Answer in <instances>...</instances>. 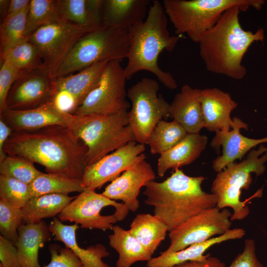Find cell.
Here are the masks:
<instances>
[{"label":"cell","instance_id":"obj_1","mask_svg":"<svg viewBox=\"0 0 267 267\" xmlns=\"http://www.w3.org/2000/svg\"><path fill=\"white\" fill-rule=\"evenodd\" d=\"M4 150L45 168L47 173L82 179L88 147L67 127L52 125L31 131L12 132Z\"/></svg>","mask_w":267,"mask_h":267},{"label":"cell","instance_id":"obj_2","mask_svg":"<svg viewBox=\"0 0 267 267\" xmlns=\"http://www.w3.org/2000/svg\"><path fill=\"white\" fill-rule=\"evenodd\" d=\"M240 11L237 6L227 9L199 42L200 55L207 70L235 80L245 76L246 69L242 61L248 48L255 42L265 39L263 28L254 33L242 28Z\"/></svg>","mask_w":267,"mask_h":267},{"label":"cell","instance_id":"obj_3","mask_svg":"<svg viewBox=\"0 0 267 267\" xmlns=\"http://www.w3.org/2000/svg\"><path fill=\"white\" fill-rule=\"evenodd\" d=\"M203 176L191 177L175 170L162 182L152 180L145 186L144 203L154 208V215L168 226L169 231L190 218L216 207L217 196L202 190Z\"/></svg>","mask_w":267,"mask_h":267},{"label":"cell","instance_id":"obj_4","mask_svg":"<svg viewBox=\"0 0 267 267\" xmlns=\"http://www.w3.org/2000/svg\"><path fill=\"white\" fill-rule=\"evenodd\" d=\"M167 23L163 4L154 0L148 7L145 19L128 31L130 46L128 62L124 68L127 80L137 72L145 70L153 74L168 89L177 88L173 76L163 71L158 64L161 52L173 50L179 40L178 37L170 35Z\"/></svg>","mask_w":267,"mask_h":267},{"label":"cell","instance_id":"obj_5","mask_svg":"<svg viewBox=\"0 0 267 267\" xmlns=\"http://www.w3.org/2000/svg\"><path fill=\"white\" fill-rule=\"evenodd\" d=\"M128 113L123 111L111 115H75L69 128L88 147L87 166L128 142L135 141Z\"/></svg>","mask_w":267,"mask_h":267},{"label":"cell","instance_id":"obj_6","mask_svg":"<svg viewBox=\"0 0 267 267\" xmlns=\"http://www.w3.org/2000/svg\"><path fill=\"white\" fill-rule=\"evenodd\" d=\"M265 2L263 0H164L162 4L176 33L186 34L199 43L202 36L228 8L237 6L241 11L249 7L260 10Z\"/></svg>","mask_w":267,"mask_h":267},{"label":"cell","instance_id":"obj_7","mask_svg":"<svg viewBox=\"0 0 267 267\" xmlns=\"http://www.w3.org/2000/svg\"><path fill=\"white\" fill-rule=\"evenodd\" d=\"M267 162V147L261 144L257 149L251 150L246 159L238 163L234 162L218 173L212 185L211 193L217 196V208L232 209L231 222L242 220L249 214L247 201L240 199L242 189L249 188L253 180L252 173L260 176L265 172Z\"/></svg>","mask_w":267,"mask_h":267},{"label":"cell","instance_id":"obj_8","mask_svg":"<svg viewBox=\"0 0 267 267\" xmlns=\"http://www.w3.org/2000/svg\"><path fill=\"white\" fill-rule=\"evenodd\" d=\"M130 46L128 32L103 27L88 33L73 47L55 78L74 74L93 64L105 61L119 62L127 58Z\"/></svg>","mask_w":267,"mask_h":267},{"label":"cell","instance_id":"obj_9","mask_svg":"<svg viewBox=\"0 0 267 267\" xmlns=\"http://www.w3.org/2000/svg\"><path fill=\"white\" fill-rule=\"evenodd\" d=\"M159 89L157 81L143 78L127 90L132 106L129 124L137 143L145 144L157 124L170 118V104L158 95Z\"/></svg>","mask_w":267,"mask_h":267},{"label":"cell","instance_id":"obj_10","mask_svg":"<svg viewBox=\"0 0 267 267\" xmlns=\"http://www.w3.org/2000/svg\"><path fill=\"white\" fill-rule=\"evenodd\" d=\"M129 209L123 203H118L86 189L73 200L57 215L62 222L80 224L83 228L112 229L113 224L124 220Z\"/></svg>","mask_w":267,"mask_h":267},{"label":"cell","instance_id":"obj_11","mask_svg":"<svg viewBox=\"0 0 267 267\" xmlns=\"http://www.w3.org/2000/svg\"><path fill=\"white\" fill-rule=\"evenodd\" d=\"M120 63H107L97 85L73 115H111L127 111L130 107L127 99V79Z\"/></svg>","mask_w":267,"mask_h":267},{"label":"cell","instance_id":"obj_12","mask_svg":"<svg viewBox=\"0 0 267 267\" xmlns=\"http://www.w3.org/2000/svg\"><path fill=\"white\" fill-rule=\"evenodd\" d=\"M90 30L61 21L44 25L29 40L39 48L44 66L54 78L59 67L77 41Z\"/></svg>","mask_w":267,"mask_h":267},{"label":"cell","instance_id":"obj_13","mask_svg":"<svg viewBox=\"0 0 267 267\" xmlns=\"http://www.w3.org/2000/svg\"><path fill=\"white\" fill-rule=\"evenodd\" d=\"M231 216L227 208L215 207L190 218L169 231L170 245L165 252H177L223 234L230 229Z\"/></svg>","mask_w":267,"mask_h":267},{"label":"cell","instance_id":"obj_14","mask_svg":"<svg viewBox=\"0 0 267 267\" xmlns=\"http://www.w3.org/2000/svg\"><path fill=\"white\" fill-rule=\"evenodd\" d=\"M55 80L45 68L19 72L3 109H31L51 101L56 90Z\"/></svg>","mask_w":267,"mask_h":267},{"label":"cell","instance_id":"obj_15","mask_svg":"<svg viewBox=\"0 0 267 267\" xmlns=\"http://www.w3.org/2000/svg\"><path fill=\"white\" fill-rule=\"evenodd\" d=\"M145 144L135 141L128 142L95 163L88 166L81 180L82 186L92 190L100 189L121 173L134 167L145 159Z\"/></svg>","mask_w":267,"mask_h":267},{"label":"cell","instance_id":"obj_16","mask_svg":"<svg viewBox=\"0 0 267 267\" xmlns=\"http://www.w3.org/2000/svg\"><path fill=\"white\" fill-rule=\"evenodd\" d=\"M75 116L59 110L52 101L31 109H4L0 112V119L12 132L34 131L52 125L69 128Z\"/></svg>","mask_w":267,"mask_h":267},{"label":"cell","instance_id":"obj_17","mask_svg":"<svg viewBox=\"0 0 267 267\" xmlns=\"http://www.w3.org/2000/svg\"><path fill=\"white\" fill-rule=\"evenodd\" d=\"M155 178L151 165L144 159L112 180L101 194L110 199L122 201L129 211L135 212L139 206L137 198L140 189Z\"/></svg>","mask_w":267,"mask_h":267},{"label":"cell","instance_id":"obj_18","mask_svg":"<svg viewBox=\"0 0 267 267\" xmlns=\"http://www.w3.org/2000/svg\"><path fill=\"white\" fill-rule=\"evenodd\" d=\"M241 129H248V125L237 118L236 125L231 131L216 132L210 145L217 152L222 148V155L217 157L212 163V167L217 173L222 171L236 160H241L244 155L258 144L267 142V137L255 139L243 135Z\"/></svg>","mask_w":267,"mask_h":267},{"label":"cell","instance_id":"obj_19","mask_svg":"<svg viewBox=\"0 0 267 267\" xmlns=\"http://www.w3.org/2000/svg\"><path fill=\"white\" fill-rule=\"evenodd\" d=\"M199 99L204 122V128L215 133L230 131L236 125L237 118H230L231 112L238 106L230 94L219 89H201Z\"/></svg>","mask_w":267,"mask_h":267},{"label":"cell","instance_id":"obj_20","mask_svg":"<svg viewBox=\"0 0 267 267\" xmlns=\"http://www.w3.org/2000/svg\"><path fill=\"white\" fill-rule=\"evenodd\" d=\"M200 91V89L184 85L170 104V118L178 122L187 133H199L204 128Z\"/></svg>","mask_w":267,"mask_h":267},{"label":"cell","instance_id":"obj_21","mask_svg":"<svg viewBox=\"0 0 267 267\" xmlns=\"http://www.w3.org/2000/svg\"><path fill=\"white\" fill-rule=\"evenodd\" d=\"M150 5L148 0H103V25L128 32L145 19Z\"/></svg>","mask_w":267,"mask_h":267},{"label":"cell","instance_id":"obj_22","mask_svg":"<svg viewBox=\"0 0 267 267\" xmlns=\"http://www.w3.org/2000/svg\"><path fill=\"white\" fill-rule=\"evenodd\" d=\"M245 231L241 228L230 229L223 234L211 238L205 242L192 244L186 248L175 252L165 251L156 257H152L147 262V267H172L189 261H203L210 254L204 253L217 244L236 239H240L245 235Z\"/></svg>","mask_w":267,"mask_h":267},{"label":"cell","instance_id":"obj_23","mask_svg":"<svg viewBox=\"0 0 267 267\" xmlns=\"http://www.w3.org/2000/svg\"><path fill=\"white\" fill-rule=\"evenodd\" d=\"M48 227L54 236V240L62 242L71 248L79 258L84 267H110L102 261L110 255L103 245L97 244L85 249L79 246L76 237V231L79 228L78 224H64L57 217H54Z\"/></svg>","mask_w":267,"mask_h":267},{"label":"cell","instance_id":"obj_24","mask_svg":"<svg viewBox=\"0 0 267 267\" xmlns=\"http://www.w3.org/2000/svg\"><path fill=\"white\" fill-rule=\"evenodd\" d=\"M207 141L206 135L188 133L179 142L160 154L158 175L162 177L170 169L176 170L192 163L205 149Z\"/></svg>","mask_w":267,"mask_h":267},{"label":"cell","instance_id":"obj_25","mask_svg":"<svg viewBox=\"0 0 267 267\" xmlns=\"http://www.w3.org/2000/svg\"><path fill=\"white\" fill-rule=\"evenodd\" d=\"M16 245L22 267H41L39 263L40 248L51 237L48 225L44 221L37 223H23L18 229Z\"/></svg>","mask_w":267,"mask_h":267},{"label":"cell","instance_id":"obj_26","mask_svg":"<svg viewBox=\"0 0 267 267\" xmlns=\"http://www.w3.org/2000/svg\"><path fill=\"white\" fill-rule=\"evenodd\" d=\"M108 62L96 63L77 73L57 77L55 91L64 90L72 95L77 109L97 85Z\"/></svg>","mask_w":267,"mask_h":267},{"label":"cell","instance_id":"obj_27","mask_svg":"<svg viewBox=\"0 0 267 267\" xmlns=\"http://www.w3.org/2000/svg\"><path fill=\"white\" fill-rule=\"evenodd\" d=\"M63 20L94 31L104 27L103 0H57Z\"/></svg>","mask_w":267,"mask_h":267},{"label":"cell","instance_id":"obj_28","mask_svg":"<svg viewBox=\"0 0 267 267\" xmlns=\"http://www.w3.org/2000/svg\"><path fill=\"white\" fill-rule=\"evenodd\" d=\"M109 235L110 246L118 253L116 267H131L137 262L148 261L152 255L130 232L118 225H114Z\"/></svg>","mask_w":267,"mask_h":267},{"label":"cell","instance_id":"obj_29","mask_svg":"<svg viewBox=\"0 0 267 267\" xmlns=\"http://www.w3.org/2000/svg\"><path fill=\"white\" fill-rule=\"evenodd\" d=\"M75 197L58 194L31 197L21 209L24 223H37L43 219L55 217Z\"/></svg>","mask_w":267,"mask_h":267},{"label":"cell","instance_id":"obj_30","mask_svg":"<svg viewBox=\"0 0 267 267\" xmlns=\"http://www.w3.org/2000/svg\"><path fill=\"white\" fill-rule=\"evenodd\" d=\"M129 230L152 255L169 231L167 225L159 218L145 213L135 216Z\"/></svg>","mask_w":267,"mask_h":267},{"label":"cell","instance_id":"obj_31","mask_svg":"<svg viewBox=\"0 0 267 267\" xmlns=\"http://www.w3.org/2000/svg\"><path fill=\"white\" fill-rule=\"evenodd\" d=\"M81 180L42 173L29 185L31 195L33 197L50 194L68 195L73 192L81 193L86 189L82 186Z\"/></svg>","mask_w":267,"mask_h":267},{"label":"cell","instance_id":"obj_32","mask_svg":"<svg viewBox=\"0 0 267 267\" xmlns=\"http://www.w3.org/2000/svg\"><path fill=\"white\" fill-rule=\"evenodd\" d=\"M177 121H160L151 133L146 142L152 154H160L179 142L187 134Z\"/></svg>","mask_w":267,"mask_h":267},{"label":"cell","instance_id":"obj_33","mask_svg":"<svg viewBox=\"0 0 267 267\" xmlns=\"http://www.w3.org/2000/svg\"><path fill=\"white\" fill-rule=\"evenodd\" d=\"M61 21L64 20L57 0H31L27 18L25 37L28 39L40 27Z\"/></svg>","mask_w":267,"mask_h":267},{"label":"cell","instance_id":"obj_34","mask_svg":"<svg viewBox=\"0 0 267 267\" xmlns=\"http://www.w3.org/2000/svg\"><path fill=\"white\" fill-rule=\"evenodd\" d=\"M0 61L7 59L11 62L20 73L45 68L39 48L29 38L0 55Z\"/></svg>","mask_w":267,"mask_h":267},{"label":"cell","instance_id":"obj_35","mask_svg":"<svg viewBox=\"0 0 267 267\" xmlns=\"http://www.w3.org/2000/svg\"><path fill=\"white\" fill-rule=\"evenodd\" d=\"M30 5L19 13L4 20L0 30V55L27 39L25 30Z\"/></svg>","mask_w":267,"mask_h":267},{"label":"cell","instance_id":"obj_36","mask_svg":"<svg viewBox=\"0 0 267 267\" xmlns=\"http://www.w3.org/2000/svg\"><path fill=\"white\" fill-rule=\"evenodd\" d=\"M32 161L19 156L7 155L0 163V174L30 184L42 172Z\"/></svg>","mask_w":267,"mask_h":267},{"label":"cell","instance_id":"obj_37","mask_svg":"<svg viewBox=\"0 0 267 267\" xmlns=\"http://www.w3.org/2000/svg\"><path fill=\"white\" fill-rule=\"evenodd\" d=\"M31 197L29 184L0 175V198L15 207L22 209Z\"/></svg>","mask_w":267,"mask_h":267},{"label":"cell","instance_id":"obj_38","mask_svg":"<svg viewBox=\"0 0 267 267\" xmlns=\"http://www.w3.org/2000/svg\"><path fill=\"white\" fill-rule=\"evenodd\" d=\"M23 223L21 209L15 207L0 198V235L16 246L18 238V229Z\"/></svg>","mask_w":267,"mask_h":267},{"label":"cell","instance_id":"obj_39","mask_svg":"<svg viewBox=\"0 0 267 267\" xmlns=\"http://www.w3.org/2000/svg\"><path fill=\"white\" fill-rule=\"evenodd\" d=\"M48 248L51 260L44 267H84L79 258L71 248L57 244H49Z\"/></svg>","mask_w":267,"mask_h":267},{"label":"cell","instance_id":"obj_40","mask_svg":"<svg viewBox=\"0 0 267 267\" xmlns=\"http://www.w3.org/2000/svg\"><path fill=\"white\" fill-rule=\"evenodd\" d=\"M19 71L9 60L0 61V112L4 108L9 91L16 79Z\"/></svg>","mask_w":267,"mask_h":267},{"label":"cell","instance_id":"obj_41","mask_svg":"<svg viewBox=\"0 0 267 267\" xmlns=\"http://www.w3.org/2000/svg\"><path fill=\"white\" fill-rule=\"evenodd\" d=\"M229 267H264L257 259L253 239L245 240L243 251L236 256Z\"/></svg>","mask_w":267,"mask_h":267},{"label":"cell","instance_id":"obj_42","mask_svg":"<svg viewBox=\"0 0 267 267\" xmlns=\"http://www.w3.org/2000/svg\"><path fill=\"white\" fill-rule=\"evenodd\" d=\"M0 267H22L16 246L9 240L0 236Z\"/></svg>","mask_w":267,"mask_h":267},{"label":"cell","instance_id":"obj_43","mask_svg":"<svg viewBox=\"0 0 267 267\" xmlns=\"http://www.w3.org/2000/svg\"><path fill=\"white\" fill-rule=\"evenodd\" d=\"M225 264L219 259L210 255L203 261H189L172 267H225Z\"/></svg>","mask_w":267,"mask_h":267},{"label":"cell","instance_id":"obj_44","mask_svg":"<svg viewBox=\"0 0 267 267\" xmlns=\"http://www.w3.org/2000/svg\"><path fill=\"white\" fill-rule=\"evenodd\" d=\"M12 133L11 128L0 119V163L7 156L4 147L7 139Z\"/></svg>","mask_w":267,"mask_h":267},{"label":"cell","instance_id":"obj_45","mask_svg":"<svg viewBox=\"0 0 267 267\" xmlns=\"http://www.w3.org/2000/svg\"><path fill=\"white\" fill-rule=\"evenodd\" d=\"M30 1L31 0H11L4 20L8 19L23 11L29 6Z\"/></svg>","mask_w":267,"mask_h":267},{"label":"cell","instance_id":"obj_46","mask_svg":"<svg viewBox=\"0 0 267 267\" xmlns=\"http://www.w3.org/2000/svg\"><path fill=\"white\" fill-rule=\"evenodd\" d=\"M10 0H0V15L2 18V21L6 17L7 10L9 7Z\"/></svg>","mask_w":267,"mask_h":267}]
</instances>
